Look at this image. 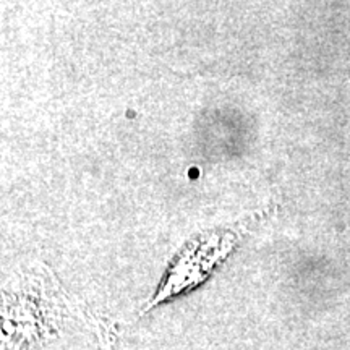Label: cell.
Listing matches in <instances>:
<instances>
[{"instance_id": "obj_1", "label": "cell", "mask_w": 350, "mask_h": 350, "mask_svg": "<svg viewBox=\"0 0 350 350\" xmlns=\"http://www.w3.org/2000/svg\"><path fill=\"white\" fill-rule=\"evenodd\" d=\"M96 336H98V350H112L113 340H116V329L109 321H99L96 326Z\"/></svg>"}]
</instances>
